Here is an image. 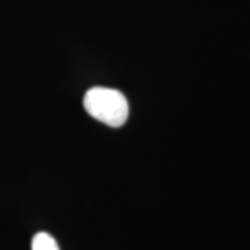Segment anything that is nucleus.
I'll return each mask as SVG.
<instances>
[{
    "instance_id": "1",
    "label": "nucleus",
    "mask_w": 250,
    "mask_h": 250,
    "mask_svg": "<svg viewBox=\"0 0 250 250\" xmlns=\"http://www.w3.org/2000/svg\"><path fill=\"white\" fill-rule=\"evenodd\" d=\"M85 110L95 120L111 127H120L129 117V103L120 90L93 87L83 98Z\"/></svg>"
},
{
    "instance_id": "2",
    "label": "nucleus",
    "mask_w": 250,
    "mask_h": 250,
    "mask_svg": "<svg viewBox=\"0 0 250 250\" xmlns=\"http://www.w3.org/2000/svg\"><path fill=\"white\" fill-rule=\"evenodd\" d=\"M31 250H61L58 243L50 234L45 232L37 233L31 241Z\"/></svg>"
}]
</instances>
